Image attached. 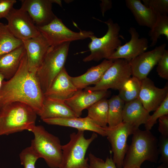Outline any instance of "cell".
<instances>
[{
	"label": "cell",
	"instance_id": "obj_23",
	"mask_svg": "<svg viewBox=\"0 0 168 168\" xmlns=\"http://www.w3.org/2000/svg\"><path fill=\"white\" fill-rule=\"evenodd\" d=\"M42 120L53 118L77 117L64 101L45 97L43 111L40 115Z\"/></svg>",
	"mask_w": 168,
	"mask_h": 168
},
{
	"label": "cell",
	"instance_id": "obj_12",
	"mask_svg": "<svg viewBox=\"0 0 168 168\" xmlns=\"http://www.w3.org/2000/svg\"><path fill=\"white\" fill-rule=\"evenodd\" d=\"M20 8L27 12L37 27L46 25L56 16L52 10V4L62 6L58 0H21Z\"/></svg>",
	"mask_w": 168,
	"mask_h": 168
},
{
	"label": "cell",
	"instance_id": "obj_39",
	"mask_svg": "<svg viewBox=\"0 0 168 168\" xmlns=\"http://www.w3.org/2000/svg\"><path fill=\"white\" fill-rule=\"evenodd\" d=\"M4 78L2 75L0 73V92L3 82L4 80Z\"/></svg>",
	"mask_w": 168,
	"mask_h": 168
},
{
	"label": "cell",
	"instance_id": "obj_36",
	"mask_svg": "<svg viewBox=\"0 0 168 168\" xmlns=\"http://www.w3.org/2000/svg\"><path fill=\"white\" fill-rule=\"evenodd\" d=\"M16 2V0H0V19L7 17Z\"/></svg>",
	"mask_w": 168,
	"mask_h": 168
},
{
	"label": "cell",
	"instance_id": "obj_34",
	"mask_svg": "<svg viewBox=\"0 0 168 168\" xmlns=\"http://www.w3.org/2000/svg\"><path fill=\"white\" fill-rule=\"evenodd\" d=\"M156 72L161 78L168 79V50L166 49L157 64Z\"/></svg>",
	"mask_w": 168,
	"mask_h": 168
},
{
	"label": "cell",
	"instance_id": "obj_28",
	"mask_svg": "<svg viewBox=\"0 0 168 168\" xmlns=\"http://www.w3.org/2000/svg\"><path fill=\"white\" fill-rule=\"evenodd\" d=\"M23 44L22 40L12 35L6 25L0 26V56L10 52Z\"/></svg>",
	"mask_w": 168,
	"mask_h": 168
},
{
	"label": "cell",
	"instance_id": "obj_38",
	"mask_svg": "<svg viewBox=\"0 0 168 168\" xmlns=\"http://www.w3.org/2000/svg\"><path fill=\"white\" fill-rule=\"evenodd\" d=\"M112 1L111 0H101V2L100 4V7L103 16H104L105 13L107 10L110 9L112 7Z\"/></svg>",
	"mask_w": 168,
	"mask_h": 168
},
{
	"label": "cell",
	"instance_id": "obj_13",
	"mask_svg": "<svg viewBox=\"0 0 168 168\" xmlns=\"http://www.w3.org/2000/svg\"><path fill=\"white\" fill-rule=\"evenodd\" d=\"M166 44L156 46L153 49L145 52L129 61L132 76L140 80L147 77L156 65L165 50Z\"/></svg>",
	"mask_w": 168,
	"mask_h": 168
},
{
	"label": "cell",
	"instance_id": "obj_37",
	"mask_svg": "<svg viewBox=\"0 0 168 168\" xmlns=\"http://www.w3.org/2000/svg\"><path fill=\"white\" fill-rule=\"evenodd\" d=\"M158 130L161 136L168 137V115L163 116L158 119Z\"/></svg>",
	"mask_w": 168,
	"mask_h": 168
},
{
	"label": "cell",
	"instance_id": "obj_41",
	"mask_svg": "<svg viewBox=\"0 0 168 168\" xmlns=\"http://www.w3.org/2000/svg\"><path fill=\"white\" fill-rule=\"evenodd\" d=\"M123 168H141L140 167H124Z\"/></svg>",
	"mask_w": 168,
	"mask_h": 168
},
{
	"label": "cell",
	"instance_id": "obj_25",
	"mask_svg": "<svg viewBox=\"0 0 168 168\" xmlns=\"http://www.w3.org/2000/svg\"><path fill=\"white\" fill-rule=\"evenodd\" d=\"M87 109V116L95 124L103 128L108 126V102L106 98L100 100Z\"/></svg>",
	"mask_w": 168,
	"mask_h": 168
},
{
	"label": "cell",
	"instance_id": "obj_22",
	"mask_svg": "<svg viewBox=\"0 0 168 168\" xmlns=\"http://www.w3.org/2000/svg\"><path fill=\"white\" fill-rule=\"evenodd\" d=\"M26 53L23 44L12 51L0 56V73L8 80L16 73Z\"/></svg>",
	"mask_w": 168,
	"mask_h": 168
},
{
	"label": "cell",
	"instance_id": "obj_9",
	"mask_svg": "<svg viewBox=\"0 0 168 168\" xmlns=\"http://www.w3.org/2000/svg\"><path fill=\"white\" fill-rule=\"evenodd\" d=\"M131 76L129 62L124 59H117L114 60L96 84L85 89L96 91L112 89L119 90Z\"/></svg>",
	"mask_w": 168,
	"mask_h": 168
},
{
	"label": "cell",
	"instance_id": "obj_31",
	"mask_svg": "<svg viewBox=\"0 0 168 168\" xmlns=\"http://www.w3.org/2000/svg\"><path fill=\"white\" fill-rule=\"evenodd\" d=\"M143 4L158 15H167L168 0H142Z\"/></svg>",
	"mask_w": 168,
	"mask_h": 168
},
{
	"label": "cell",
	"instance_id": "obj_7",
	"mask_svg": "<svg viewBox=\"0 0 168 168\" xmlns=\"http://www.w3.org/2000/svg\"><path fill=\"white\" fill-rule=\"evenodd\" d=\"M97 20L107 25L108 30L101 37L98 38L94 35L90 38L91 42L88 47L90 54L83 58L84 62L108 59L116 49L121 45L119 35L120 28L119 24L114 23L111 18L104 21Z\"/></svg>",
	"mask_w": 168,
	"mask_h": 168
},
{
	"label": "cell",
	"instance_id": "obj_17",
	"mask_svg": "<svg viewBox=\"0 0 168 168\" xmlns=\"http://www.w3.org/2000/svg\"><path fill=\"white\" fill-rule=\"evenodd\" d=\"M109 93L108 90H78L70 98L65 100L77 117H80L83 110L103 98Z\"/></svg>",
	"mask_w": 168,
	"mask_h": 168
},
{
	"label": "cell",
	"instance_id": "obj_30",
	"mask_svg": "<svg viewBox=\"0 0 168 168\" xmlns=\"http://www.w3.org/2000/svg\"><path fill=\"white\" fill-rule=\"evenodd\" d=\"M150 115L148 119L144 124L145 130L150 131L157 122V120L161 117L168 115V95L159 106Z\"/></svg>",
	"mask_w": 168,
	"mask_h": 168
},
{
	"label": "cell",
	"instance_id": "obj_8",
	"mask_svg": "<svg viewBox=\"0 0 168 168\" xmlns=\"http://www.w3.org/2000/svg\"><path fill=\"white\" fill-rule=\"evenodd\" d=\"M50 46H55L67 42L90 38L94 35L91 31H73L68 28L57 16L48 24L37 27Z\"/></svg>",
	"mask_w": 168,
	"mask_h": 168
},
{
	"label": "cell",
	"instance_id": "obj_20",
	"mask_svg": "<svg viewBox=\"0 0 168 168\" xmlns=\"http://www.w3.org/2000/svg\"><path fill=\"white\" fill-rule=\"evenodd\" d=\"M114 61L105 59L99 64L92 67L80 76L71 77L73 84L78 90H82L92 85L96 84Z\"/></svg>",
	"mask_w": 168,
	"mask_h": 168
},
{
	"label": "cell",
	"instance_id": "obj_32",
	"mask_svg": "<svg viewBox=\"0 0 168 168\" xmlns=\"http://www.w3.org/2000/svg\"><path fill=\"white\" fill-rule=\"evenodd\" d=\"M19 156L21 164L24 168H35V163L39 158L30 146L23 149Z\"/></svg>",
	"mask_w": 168,
	"mask_h": 168
},
{
	"label": "cell",
	"instance_id": "obj_29",
	"mask_svg": "<svg viewBox=\"0 0 168 168\" xmlns=\"http://www.w3.org/2000/svg\"><path fill=\"white\" fill-rule=\"evenodd\" d=\"M148 35L151 40V47H153L156 44L158 39L161 35H164L168 40V15H158L156 21L150 29Z\"/></svg>",
	"mask_w": 168,
	"mask_h": 168
},
{
	"label": "cell",
	"instance_id": "obj_11",
	"mask_svg": "<svg viewBox=\"0 0 168 168\" xmlns=\"http://www.w3.org/2000/svg\"><path fill=\"white\" fill-rule=\"evenodd\" d=\"M5 18L7 21L6 26L8 30L19 40L22 41L40 34L28 14L21 8H13Z\"/></svg>",
	"mask_w": 168,
	"mask_h": 168
},
{
	"label": "cell",
	"instance_id": "obj_15",
	"mask_svg": "<svg viewBox=\"0 0 168 168\" xmlns=\"http://www.w3.org/2000/svg\"><path fill=\"white\" fill-rule=\"evenodd\" d=\"M128 31L131 35L130 40L124 44L119 46L108 60L114 61L117 59H124L129 62L147 49V38H139V33L133 27H130Z\"/></svg>",
	"mask_w": 168,
	"mask_h": 168
},
{
	"label": "cell",
	"instance_id": "obj_21",
	"mask_svg": "<svg viewBox=\"0 0 168 168\" xmlns=\"http://www.w3.org/2000/svg\"><path fill=\"white\" fill-rule=\"evenodd\" d=\"M149 113L138 98L125 103L123 121L137 129L141 125L146 123L150 116Z\"/></svg>",
	"mask_w": 168,
	"mask_h": 168
},
{
	"label": "cell",
	"instance_id": "obj_2",
	"mask_svg": "<svg viewBox=\"0 0 168 168\" xmlns=\"http://www.w3.org/2000/svg\"><path fill=\"white\" fill-rule=\"evenodd\" d=\"M37 114L29 105L15 102L0 109V136L27 130L35 125Z\"/></svg>",
	"mask_w": 168,
	"mask_h": 168
},
{
	"label": "cell",
	"instance_id": "obj_24",
	"mask_svg": "<svg viewBox=\"0 0 168 168\" xmlns=\"http://www.w3.org/2000/svg\"><path fill=\"white\" fill-rule=\"evenodd\" d=\"M125 4L139 26L150 29L152 27L157 16L152 10L142 3L140 0H126Z\"/></svg>",
	"mask_w": 168,
	"mask_h": 168
},
{
	"label": "cell",
	"instance_id": "obj_35",
	"mask_svg": "<svg viewBox=\"0 0 168 168\" xmlns=\"http://www.w3.org/2000/svg\"><path fill=\"white\" fill-rule=\"evenodd\" d=\"M159 153L161 157L159 163L168 165V137L161 135L158 143Z\"/></svg>",
	"mask_w": 168,
	"mask_h": 168
},
{
	"label": "cell",
	"instance_id": "obj_33",
	"mask_svg": "<svg viewBox=\"0 0 168 168\" xmlns=\"http://www.w3.org/2000/svg\"><path fill=\"white\" fill-rule=\"evenodd\" d=\"M88 158L90 168H117L111 157H108L104 161L90 153Z\"/></svg>",
	"mask_w": 168,
	"mask_h": 168
},
{
	"label": "cell",
	"instance_id": "obj_1",
	"mask_svg": "<svg viewBox=\"0 0 168 168\" xmlns=\"http://www.w3.org/2000/svg\"><path fill=\"white\" fill-rule=\"evenodd\" d=\"M0 96V109L19 102L29 105L38 115L42 113L45 97L36 73L29 69L26 52L15 75L3 82Z\"/></svg>",
	"mask_w": 168,
	"mask_h": 168
},
{
	"label": "cell",
	"instance_id": "obj_10",
	"mask_svg": "<svg viewBox=\"0 0 168 168\" xmlns=\"http://www.w3.org/2000/svg\"><path fill=\"white\" fill-rule=\"evenodd\" d=\"M104 128L111 145L113 155L112 159L117 168H123L124 160L129 147L127 143L128 138L137 129L124 122L114 127L107 126Z\"/></svg>",
	"mask_w": 168,
	"mask_h": 168
},
{
	"label": "cell",
	"instance_id": "obj_3",
	"mask_svg": "<svg viewBox=\"0 0 168 168\" xmlns=\"http://www.w3.org/2000/svg\"><path fill=\"white\" fill-rule=\"evenodd\" d=\"M133 135L131 144L124 160L123 167H140L146 161L156 163L159 154L156 138L150 131L139 128Z\"/></svg>",
	"mask_w": 168,
	"mask_h": 168
},
{
	"label": "cell",
	"instance_id": "obj_5",
	"mask_svg": "<svg viewBox=\"0 0 168 168\" xmlns=\"http://www.w3.org/2000/svg\"><path fill=\"white\" fill-rule=\"evenodd\" d=\"M34 138L30 147L40 158H43L50 168H59L62 145L58 137L50 133L42 125H35L32 131Z\"/></svg>",
	"mask_w": 168,
	"mask_h": 168
},
{
	"label": "cell",
	"instance_id": "obj_6",
	"mask_svg": "<svg viewBox=\"0 0 168 168\" xmlns=\"http://www.w3.org/2000/svg\"><path fill=\"white\" fill-rule=\"evenodd\" d=\"M70 43L67 42L55 46H50L38 68L36 75L44 94L64 67Z\"/></svg>",
	"mask_w": 168,
	"mask_h": 168
},
{
	"label": "cell",
	"instance_id": "obj_18",
	"mask_svg": "<svg viewBox=\"0 0 168 168\" xmlns=\"http://www.w3.org/2000/svg\"><path fill=\"white\" fill-rule=\"evenodd\" d=\"M78 90L64 67L44 93L45 97L65 101Z\"/></svg>",
	"mask_w": 168,
	"mask_h": 168
},
{
	"label": "cell",
	"instance_id": "obj_42",
	"mask_svg": "<svg viewBox=\"0 0 168 168\" xmlns=\"http://www.w3.org/2000/svg\"><path fill=\"white\" fill-rule=\"evenodd\" d=\"M3 24L2 23H1V22H0V26L2 25Z\"/></svg>",
	"mask_w": 168,
	"mask_h": 168
},
{
	"label": "cell",
	"instance_id": "obj_14",
	"mask_svg": "<svg viewBox=\"0 0 168 168\" xmlns=\"http://www.w3.org/2000/svg\"><path fill=\"white\" fill-rule=\"evenodd\" d=\"M141 86L138 99L149 113L156 110L168 95V86L159 88L147 77L141 80Z\"/></svg>",
	"mask_w": 168,
	"mask_h": 168
},
{
	"label": "cell",
	"instance_id": "obj_40",
	"mask_svg": "<svg viewBox=\"0 0 168 168\" xmlns=\"http://www.w3.org/2000/svg\"><path fill=\"white\" fill-rule=\"evenodd\" d=\"M156 168H168V166L162 163L161 164Z\"/></svg>",
	"mask_w": 168,
	"mask_h": 168
},
{
	"label": "cell",
	"instance_id": "obj_27",
	"mask_svg": "<svg viewBox=\"0 0 168 168\" xmlns=\"http://www.w3.org/2000/svg\"><path fill=\"white\" fill-rule=\"evenodd\" d=\"M141 86V81L132 76L119 90V96L125 102L138 98Z\"/></svg>",
	"mask_w": 168,
	"mask_h": 168
},
{
	"label": "cell",
	"instance_id": "obj_26",
	"mask_svg": "<svg viewBox=\"0 0 168 168\" xmlns=\"http://www.w3.org/2000/svg\"><path fill=\"white\" fill-rule=\"evenodd\" d=\"M108 126H115L123 122V113L125 102L118 95L113 96L108 100Z\"/></svg>",
	"mask_w": 168,
	"mask_h": 168
},
{
	"label": "cell",
	"instance_id": "obj_4",
	"mask_svg": "<svg viewBox=\"0 0 168 168\" xmlns=\"http://www.w3.org/2000/svg\"><path fill=\"white\" fill-rule=\"evenodd\" d=\"M97 137L93 132L91 137L86 138L84 131H78L70 135L69 141L62 145V160L59 168H90L88 157H85L91 144Z\"/></svg>",
	"mask_w": 168,
	"mask_h": 168
},
{
	"label": "cell",
	"instance_id": "obj_16",
	"mask_svg": "<svg viewBox=\"0 0 168 168\" xmlns=\"http://www.w3.org/2000/svg\"><path fill=\"white\" fill-rule=\"evenodd\" d=\"M22 41L26 50L29 69L36 73L50 46L41 34L36 37Z\"/></svg>",
	"mask_w": 168,
	"mask_h": 168
},
{
	"label": "cell",
	"instance_id": "obj_19",
	"mask_svg": "<svg viewBox=\"0 0 168 168\" xmlns=\"http://www.w3.org/2000/svg\"><path fill=\"white\" fill-rule=\"evenodd\" d=\"M42 120L48 124L73 128L78 131H89L103 137L106 136L104 128L96 124L87 116L85 118L49 119Z\"/></svg>",
	"mask_w": 168,
	"mask_h": 168
}]
</instances>
